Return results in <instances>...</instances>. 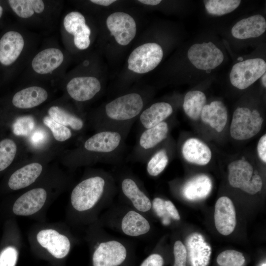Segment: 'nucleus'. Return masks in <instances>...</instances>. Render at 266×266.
<instances>
[{
    "mask_svg": "<svg viewBox=\"0 0 266 266\" xmlns=\"http://www.w3.org/2000/svg\"><path fill=\"white\" fill-rule=\"evenodd\" d=\"M66 90L73 100L84 101L91 100L101 89L99 80L93 76L76 77L67 84Z\"/></svg>",
    "mask_w": 266,
    "mask_h": 266,
    "instance_id": "nucleus-11",
    "label": "nucleus"
},
{
    "mask_svg": "<svg viewBox=\"0 0 266 266\" xmlns=\"http://www.w3.org/2000/svg\"><path fill=\"white\" fill-rule=\"evenodd\" d=\"M182 152L188 162L198 165L207 164L212 157L210 148L201 140L195 138H189L185 142Z\"/></svg>",
    "mask_w": 266,
    "mask_h": 266,
    "instance_id": "nucleus-19",
    "label": "nucleus"
},
{
    "mask_svg": "<svg viewBox=\"0 0 266 266\" xmlns=\"http://www.w3.org/2000/svg\"><path fill=\"white\" fill-rule=\"evenodd\" d=\"M262 186L261 177L258 174H255L252 176L251 180L241 190L251 195H254L261 191Z\"/></svg>",
    "mask_w": 266,
    "mask_h": 266,
    "instance_id": "nucleus-38",
    "label": "nucleus"
},
{
    "mask_svg": "<svg viewBox=\"0 0 266 266\" xmlns=\"http://www.w3.org/2000/svg\"><path fill=\"white\" fill-rule=\"evenodd\" d=\"M173 254L174 257L173 266H186L187 252L185 246L181 241L177 240L175 242Z\"/></svg>",
    "mask_w": 266,
    "mask_h": 266,
    "instance_id": "nucleus-37",
    "label": "nucleus"
},
{
    "mask_svg": "<svg viewBox=\"0 0 266 266\" xmlns=\"http://www.w3.org/2000/svg\"><path fill=\"white\" fill-rule=\"evenodd\" d=\"M245 261L242 253L233 250L221 252L217 258L220 266H242Z\"/></svg>",
    "mask_w": 266,
    "mask_h": 266,
    "instance_id": "nucleus-34",
    "label": "nucleus"
},
{
    "mask_svg": "<svg viewBox=\"0 0 266 266\" xmlns=\"http://www.w3.org/2000/svg\"><path fill=\"white\" fill-rule=\"evenodd\" d=\"M24 44L19 33L10 31L5 33L0 39V63L6 66L13 64L21 54Z\"/></svg>",
    "mask_w": 266,
    "mask_h": 266,
    "instance_id": "nucleus-14",
    "label": "nucleus"
},
{
    "mask_svg": "<svg viewBox=\"0 0 266 266\" xmlns=\"http://www.w3.org/2000/svg\"><path fill=\"white\" fill-rule=\"evenodd\" d=\"M261 266H266V263H263Z\"/></svg>",
    "mask_w": 266,
    "mask_h": 266,
    "instance_id": "nucleus-48",
    "label": "nucleus"
},
{
    "mask_svg": "<svg viewBox=\"0 0 266 266\" xmlns=\"http://www.w3.org/2000/svg\"><path fill=\"white\" fill-rule=\"evenodd\" d=\"M64 59V54L60 49L56 48H47L34 56L32 62V66L37 73L48 74L59 67Z\"/></svg>",
    "mask_w": 266,
    "mask_h": 266,
    "instance_id": "nucleus-16",
    "label": "nucleus"
},
{
    "mask_svg": "<svg viewBox=\"0 0 266 266\" xmlns=\"http://www.w3.org/2000/svg\"><path fill=\"white\" fill-rule=\"evenodd\" d=\"M168 131V126L165 122L147 129L141 135L140 145L145 149L152 148L166 138Z\"/></svg>",
    "mask_w": 266,
    "mask_h": 266,
    "instance_id": "nucleus-28",
    "label": "nucleus"
},
{
    "mask_svg": "<svg viewBox=\"0 0 266 266\" xmlns=\"http://www.w3.org/2000/svg\"><path fill=\"white\" fill-rule=\"evenodd\" d=\"M8 1L13 11L21 18H30L34 14L33 0H9Z\"/></svg>",
    "mask_w": 266,
    "mask_h": 266,
    "instance_id": "nucleus-35",
    "label": "nucleus"
},
{
    "mask_svg": "<svg viewBox=\"0 0 266 266\" xmlns=\"http://www.w3.org/2000/svg\"><path fill=\"white\" fill-rule=\"evenodd\" d=\"M205 102L206 96L203 92L198 90L189 91L185 96L183 107L190 118L197 120L200 116Z\"/></svg>",
    "mask_w": 266,
    "mask_h": 266,
    "instance_id": "nucleus-27",
    "label": "nucleus"
},
{
    "mask_svg": "<svg viewBox=\"0 0 266 266\" xmlns=\"http://www.w3.org/2000/svg\"><path fill=\"white\" fill-rule=\"evenodd\" d=\"M47 198L46 191L41 188L31 190L20 196L13 206L14 214L28 216L38 211L43 206Z\"/></svg>",
    "mask_w": 266,
    "mask_h": 266,
    "instance_id": "nucleus-13",
    "label": "nucleus"
},
{
    "mask_svg": "<svg viewBox=\"0 0 266 266\" xmlns=\"http://www.w3.org/2000/svg\"><path fill=\"white\" fill-rule=\"evenodd\" d=\"M48 113L49 116L56 122L66 127L69 126L74 130H80L83 127L84 123L81 119L58 106L50 107Z\"/></svg>",
    "mask_w": 266,
    "mask_h": 266,
    "instance_id": "nucleus-29",
    "label": "nucleus"
},
{
    "mask_svg": "<svg viewBox=\"0 0 266 266\" xmlns=\"http://www.w3.org/2000/svg\"><path fill=\"white\" fill-rule=\"evenodd\" d=\"M172 112L170 104L165 102H156L142 112L140 121L145 128L149 129L162 123Z\"/></svg>",
    "mask_w": 266,
    "mask_h": 266,
    "instance_id": "nucleus-23",
    "label": "nucleus"
},
{
    "mask_svg": "<svg viewBox=\"0 0 266 266\" xmlns=\"http://www.w3.org/2000/svg\"><path fill=\"white\" fill-rule=\"evenodd\" d=\"M138 1L144 4L150 5H156L161 2L160 0H139Z\"/></svg>",
    "mask_w": 266,
    "mask_h": 266,
    "instance_id": "nucleus-45",
    "label": "nucleus"
},
{
    "mask_svg": "<svg viewBox=\"0 0 266 266\" xmlns=\"http://www.w3.org/2000/svg\"><path fill=\"white\" fill-rule=\"evenodd\" d=\"M48 97V93L43 88L31 86L17 92L13 97L12 102L17 108L29 109L41 104Z\"/></svg>",
    "mask_w": 266,
    "mask_h": 266,
    "instance_id": "nucleus-17",
    "label": "nucleus"
},
{
    "mask_svg": "<svg viewBox=\"0 0 266 266\" xmlns=\"http://www.w3.org/2000/svg\"><path fill=\"white\" fill-rule=\"evenodd\" d=\"M187 55L195 67L206 71L218 66L224 58L221 50L211 42L193 44L188 50Z\"/></svg>",
    "mask_w": 266,
    "mask_h": 266,
    "instance_id": "nucleus-5",
    "label": "nucleus"
},
{
    "mask_svg": "<svg viewBox=\"0 0 266 266\" xmlns=\"http://www.w3.org/2000/svg\"><path fill=\"white\" fill-rule=\"evenodd\" d=\"M206 10L210 14L222 16L234 11L240 4L239 0H203Z\"/></svg>",
    "mask_w": 266,
    "mask_h": 266,
    "instance_id": "nucleus-30",
    "label": "nucleus"
},
{
    "mask_svg": "<svg viewBox=\"0 0 266 266\" xmlns=\"http://www.w3.org/2000/svg\"><path fill=\"white\" fill-rule=\"evenodd\" d=\"M116 0H91L93 3L104 6H109Z\"/></svg>",
    "mask_w": 266,
    "mask_h": 266,
    "instance_id": "nucleus-44",
    "label": "nucleus"
},
{
    "mask_svg": "<svg viewBox=\"0 0 266 266\" xmlns=\"http://www.w3.org/2000/svg\"><path fill=\"white\" fill-rule=\"evenodd\" d=\"M228 180L234 188L241 189L252 179L253 168L247 161L239 160L232 162L228 165Z\"/></svg>",
    "mask_w": 266,
    "mask_h": 266,
    "instance_id": "nucleus-22",
    "label": "nucleus"
},
{
    "mask_svg": "<svg viewBox=\"0 0 266 266\" xmlns=\"http://www.w3.org/2000/svg\"><path fill=\"white\" fill-rule=\"evenodd\" d=\"M121 136L117 132L104 131L96 133L84 143L85 148L90 151L107 153L114 151L119 146Z\"/></svg>",
    "mask_w": 266,
    "mask_h": 266,
    "instance_id": "nucleus-18",
    "label": "nucleus"
},
{
    "mask_svg": "<svg viewBox=\"0 0 266 266\" xmlns=\"http://www.w3.org/2000/svg\"><path fill=\"white\" fill-rule=\"evenodd\" d=\"M63 24L66 31L74 36V44L78 49L84 50L89 46L91 30L81 13L77 11L68 13L64 19Z\"/></svg>",
    "mask_w": 266,
    "mask_h": 266,
    "instance_id": "nucleus-9",
    "label": "nucleus"
},
{
    "mask_svg": "<svg viewBox=\"0 0 266 266\" xmlns=\"http://www.w3.org/2000/svg\"><path fill=\"white\" fill-rule=\"evenodd\" d=\"M17 258V250L12 246L7 247L0 254V266H15Z\"/></svg>",
    "mask_w": 266,
    "mask_h": 266,
    "instance_id": "nucleus-36",
    "label": "nucleus"
},
{
    "mask_svg": "<svg viewBox=\"0 0 266 266\" xmlns=\"http://www.w3.org/2000/svg\"><path fill=\"white\" fill-rule=\"evenodd\" d=\"M43 122L50 130L54 138L58 141H65L72 136L69 128L56 122L50 116H45Z\"/></svg>",
    "mask_w": 266,
    "mask_h": 266,
    "instance_id": "nucleus-33",
    "label": "nucleus"
},
{
    "mask_svg": "<svg viewBox=\"0 0 266 266\" xmlns=\"http://www.w3.org/2000/svg\"><path fill=\"white\" fill-rule=\"evenodd\" d=\"M153 207L157 215L163 217L166 212L165 200L159 198H156L153 201Z\"/></svg>",
    "mask_w": 266,
    "mask_h": 266,
    "instance_id": "nucleus-40",
    "label": "nucleus"
},
{
    "mask_svg": "<svg viewBox=\"0 0 266 266\" xmlns=\"http://www.w3.org/2000/svg\"><path fill=\"white\" fill-rule=\"evenodd\" d=\"M42 170L41 165L38 163L24 166L11 175L8 183L9 188L16 190L29 186L40 175Z\"/></svg>",
    "mask_w": 266,
    "mask_h": 266,
    "instance_id": "nucleus-21",
    "label": "nucleus"
},
{
    "mask_svg": "<svg viewBox=\"0 0 266 266\" xmlns=\"http://www.w3.org/2000/svg\"><path fill=\"white\" fill-rule=\"evenodd\" d=\"M266 30V21L260 14L254 15L237 22L232 29L233 36L237 39H245L257 37Z\"/></svg>",
    "mask_w": 266,
    "mask_h": 266,
    "instance_id": "nucleus-15",
    "label": "nucleus"
},
{
    "mask_svg": "<svg viewBox=\"0 0 266 266\" xmlns=\"http://www.w3.org/2000/svg\"><path fill=\"white\" fill-rule=\"evenodd\" d=\"M266 63L261 58L250 59L233 66L230 74L231 84L243 90L251 85L266 73Z\"/></svg>",
    "mask_w": 266,
    "mask_h": 266,
    "instance_id": "nucleus-4",
    "label": "nucleus"
},
{
    "mask_svg": "<svg viewBox=\"0 0 266 266\" xmlns=\"http://www.w3.org/2000/svg\"><path fill=\"white\" fill-rule=\"evenodd\" d=\"M164 260L158 254H152L147 257L140 266H163Z\"/></svg>",
    "mask_w": 266,
    "mask_h": 266,
    "instance_id": "nucleus-39",
    "label": "nucleus"
},
{
    "mask_svg": "<svg viewBox=\"0 0 266 266\" xmlns=\"http://www.w3.org/2000/svg\"><path fill=\"white\" fill-rule=\"evenodd\" d=\"M143 101L137 93L119 97L106 104L105 113L111 119L119 121L131 119L141 111Z\"/></svg>",
    "mask_w": 266,
    "mask_h": 266,
    "instance_id": "nucleus-6",
    "label": "nucleus"
},
{
    "mask_svg": "<svg viewBox=\"0 0 266 266\" xmlns=\"http://www.w3.org/2000/svg\"><path fill=\"white\" fill-rule=\"evenodd\" d=\"M16 144L11 139L0 141V171L6 169L12 163L17 153Z\"/></svg>",
    "mask_w": 266,
    "mask_h": 266,
    "instance_id": "nucleus-31",
    "label": "nucleus"
},
{
    "mask_svg": "<svg viewBox=\"0 0 266 266\" xmlns=\"http://www.w3.org/2000/svg\"><path fill=\"white\" fill-rule=\"evenodd\" d=\"M215 225L217 230L224 235L231 234L236 225V213L230 199L222 197L216 201L214 212Z\"/></svg>",
    "mask_w": 266,
    "mask_h": 266,
    "instance_id": "nucleus-10",
    "label": "nucleus"
},
{
    "mask_svg": "<svg viewBox=\"0 0 266 266\" xmlns=\"http://www.w3.org/2000/svg\"><path fill=\"white\" fill-rule=\"evenodd\" d=\"M168 158L165 150L156 153L147 164V170L151 176H156L161 173L166 167Z\"/></svg>",
    "mask_w": 266,
    "mask_h": 266,
    "instance_id": "nucleus-32",
    "label": "nucleus"
},
{
    "mask_svg": "<svg viewBox=\"0 0 266 266\" xmlns=\"http://www.w3.org/2000/svg\"><path fill=\"white\" fill-rule=\"evenodd\" d=\"M266 73H265L263 75V77H262V79L263 85H264V86L265 87H266Z\"/></svg>",
    "mask_w": 266,
    "mask_h": 266,
    "instance_id": "nucleus-46",
    "label": "nucleus"
},
{
    "mask_svg": "<svg viewBox=\"0 0 266 266\" xmlns=\"http://www.w3.org/2000/svg\"><path fill=\"white\" fill-rule=\"evenodd\" d=\"M121 228L126 234L137 236L148 232L150 226L148 221L143 216L135 211L131 210L123 217Z\"/></svg>",
    "mask_w": 266,
    "mask_h": 266,
    "instance_id": "nucleus-24",
    "label": "nucleus"
},
{
    "mask_svg": "<svg viewBox=\"0 0 266 266\" xmlns=\"http://www.w3.org/2000/svg\"><path fill=\"white\" fill-rule=\"evenodd\" d=\"M264 120L256 109L238 107L234 111L230 127L231 136L236 140H246L261 130Z\"/></svg>",
    "mask_w": 266,
    "mask_h": 266,
    "instance_id": "nucleus-1",
    "label": "nucleus"
},
{
    "mask_svg": "<svg viewBox=\"0 0 266 266\" xmlns=\"http://www.w3.org/2000/svg\"><path fill=\"white\" fill-rule=\"evenodd\" d=\"M3 12V8L0 5V18L1 17L2 15Z\"/></svg>",
    "mask_w": 266,
    "mask_h": 266,
    "instance_id": "nucleus-47",
    "label": "nucleus"
},
{
    "mask_svg": "<svg viewBox=\"0 0 266 266\" xmlns=\"http://www.w3.org/2000/svg\"><path fill=\"white\" fill-rule=\"evenodd\" d=\"M122 189L137 210L146 212L151 209L152 204L149 199L139 189L133 180L125 179L122 183Z\"/></svg>",
    "mask_w": 266,
    "mask_h": 266,
    "instance_id": "nucleus-25",
    "label": "nucleus"
},
{
    "mask_svg": "<svg viewBox=\"0 0 266 266\" xmlns=\"http://www.w3.org/2000/svg\"><path fill=\"white\" fill-rule=\"evenodd\" d=\"M104 185V180L100 176L90 177L79 183L71 195L74 208L83 211L93 207L102 195Z\"/></svg>",
    "mask_w": 266,
    "mask_h": 266,
    "instance_id": "nucleus-2",
    "label": "nucleus"
},
{
    "mask_svg": "<svg viewBox=\"0 0 266 266\" xmlns=\"http://www.w3.org/2000/svg\"><path fill=\"white\" fill-rule=\"evenodd\" d=\"M211 188V182L209 178L206 175H199L186 183L183 193L189 200H195L205 197Z\"/></svg>",
    "mask_w": 266,
    "mask_h": 266,
    "instance_id": "nucleus-26",
    "label": "nucleus"
},
{
    "mask_svg": "<svg viewBox=\"0 0 266 266\" xmlns=\"http://www.w3.org/2000/svg\"><path fill=\"white\" fill-rule=\"evenodd\" d=\"M163 51L160 45L153 42L142 44L134 49L130 55L128 69L139 74L148 72L161 62Z\"/></svg>",
    "mask_w": 266,
    "mask_h": 266,
    "instance_id": "nucleus-3",
    "label": "nucleus"
},
{
    "mask_svg": "<svg viewBox=\"0 0 266 266\" xmlns=\"http://www.w3.org/2000/svg\"><path fill=\"white\" fill-rule=\"evenodd\" d=\"M36 237L40 245L57 258H64L69 251L70 244L68 238L54 230H41Z\"/></svg>",
    "mask_w": 266,
    "mask_h": 266,
    "instance_id": "nucleus-12",
    "label": "nucleus"
},
{
    "mask_svg": "<svg viewBox=\"0 0 266 266\" xmlns=\"http://www.w3.org/2000/svg\"><path fill=\"white\" fill-rule=\"evenodd\" d=\"M127 250L120 242L110 240L101 243L93 256V266H119L126 260Z\"/></svg>",
    "mask_w": 266,
    "mask_h": 266,
    "instance_id": "nucleus-8",
    "label": "nucleus"
},
{
    "mask_svg": "<svg viewBox=\"0 0 266 266\" xmlns=\"http://www.w3.org/2000/svg\"><path fill=\"white\" fill-rule=\"evenodd\" d=\"M165 205L166 210L169 215L174 219L179 220L180 216L173 203L170 200H165Z\"/></svg>",
    "mask_w": 266,
    "mask_h": 266,
    "instance_id": "nucleus-42",
    "label": "nucleus"
},
{
    "mask_svg": "<svg viewBox=\"0 0 266 266\" xmlns=\"http://www.w3.org/2000/svg\"><path fill=\"white\" fill-rule=\"evenodd\" d=\"M106 24L111 34L121 45H127L135 36L136 23L127 13L117 12L111 14L107 17Z\"/></svg>",
    "mask_w": 266,
    "mask_h": 266,
    "instance_id": "nucleus-7",
    "label": "nucleus"
},
{
    "mask_svg": "<svg viewBox=\"0 0 266 266\" xmlns=\"http://www.w3.org/2000/svg\"><path fill=\"white\" fill-rule=\"evenodd\" d=\"M202 121L218 132L224 129L228 120V111L224 104L215 100L204 106L200 115Z\"/></svg>",
    "mask_w": 266,
    "mask_h": 266,
    "instance_id": "nucleus-20",
    "label": "nucleus"
},
{
    "mask_svg": "<svg viewBox=\"0 0 266 266\" xmlns=\"http://www.w3.org/2000/svg\"><path fill=\"white\" fill-rule=\"evenodd\" d=\"M33 5L35 13H41L44 10L45 5L41 0H33Z\"/></svg>",
    "mask_w": 266,
    "mask_h": 266,
    "instance_id": "nucleus-43",
    "label": "nucleus"
},
{
    "mask_svg": "<svg viewBox=\"0 0 266 266\" xmlns=\"http://www.w3.org/2000/svg\"><path fill=\"white\" fill-rule=\"evenodd\" d=\"M257 151L259 158L266 162V134L263 135L259 139L257 145Z\"/></svg>",
    "mask_w": 266,
    "mask_h": 266,
    "instance_id": "nucleus-41",
    "label": "nucleus"
}]
</instances>
